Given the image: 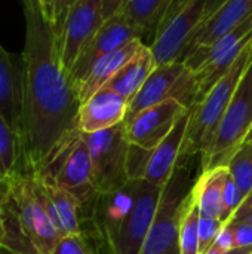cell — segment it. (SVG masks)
Masks as SVG:
<instances>
[{
	"mask_svg": "<svg viewBox=\"0 0 252 254\" xmlns=\"http://www.w3.org/2000/svg\"><path fill=\"white\" fill-rule=\"evenodd\" d=\"M25 19L22 115L18 171H42L55 150L79 129L80 98L65 71L52 22L39 0H21Z\"/></svg>",
	"mask_w": 252,
	"mask_h": 254,
	"instance_id": "obj_1",
	"label": "cell"
},
{
	"mask_svg": "<svg viewBox=\"0 0 252 254\" xmlns=\"http://www.w3.org/2000/svg\"><path fill=\"white\" fill-rule=\"evenodd\" d=\"M0 211L9 254H49L62 238L43 205L37 173L16 171L0 179Z\"/></svg>",
	"mask_w": 252,
	"mask_h": 254,
	"instance_id": "obj_2",
	"label": "cell"
},
{
	"mask_svg": "<svg viewBox=\"0 0 252 254\" xmlns=\"http://www.w3.org/2000/svg\"><path fill=\"white\" fill-rule=\"evenodd\" d=\"M202 173V153L178 158L169 180L163 186L141 254H180V228L195 199V186Z\"/></svg>",
	"mask_w": 252,
	"mask_h": 254,
	"instance_id": "obj_3",
	"label": "cell"
},
{
	"mask_svg": "<svg viewBox=\"0 0 252 254\" xmlns=\"http://www.w3.org/2000/svg\"><path fill=\"white\" fill-rule=\"evenodd\" d=\"M252 61V42L242 51L232 68L211 88L201 103L190 109V119L180 156L206 153L232 101V97Z\"/></svg>",
	"mask_w": 252,
	"mask_h": 254,
	"instance_id": "obj_4",
	"label": "cell"
},
{
	"mask_svg": "<svg viewBox=\"0 0 252 254\" xmlns=\"http://www.w3.org/2000/svg\"><path fill=\"white\" fill-rule=\"evenodd\" d=\"M252 125V61L241 79L214 141L202 155L203 171L227 167Z\"/></svg>",
	"mask_w": 252,
	"mask_h": 254,
	"instance_id": "obj_5",
	"label": "cell"
},
{
	"mask_svg": "<svg viewBox=\"0 0 252 254\" xmlns=\"http://www.w3.org/2000/svg\"><path fill=\"white\" fill-rule=\"evenodd\" d=\"M251 42L252 15L214 43L195 49L184 60L186 67L196 76L199 89L198 103H201L211 88L232 68L238 57Z\"/></svg>",
	"mask_w": 252,
	"mask_h": 254,
	"instance_id": "obj_6",
	"label": "cell"
},
{
	"mask_svg": "<svg viewBox=\"0 0 252 254\" xmlns=\"http://www.w3.org/2000/svg\"><path fill=\"white\" fill-rule=\"evenodd\" d=\"M85 141L91 155L92 185L98 193H108L123 188L129 179L126 173V155L129 140L126 124L85 134Z\"/></svg>",
	"mask_w": 252,
	"mask_h": 254,
	"instance_id": "obj_7",
	"label": "cell"
},
{
	"mask_svg": "<svg viewBox=\"0 0 252 254\" xmlns=\"http://www.w3.org/2000/svg\"><path fill=\"white\" fill-rule=\"evenodd\" d=\"M198 94L196 76L183 61L157 65L128 103L125 122L131 121L140 112L168 100H175L186 109H192L198 103Z\"/></svg>",
	"mask_w": 252,
	"mask_h": 254,
	"instance_id": "obj_8",
	"label": "cell"
},
{
	"mask_svg": "<svg viewBox=\"0 0 252 254\" xmlns=\"http://www.w3.org/2000/svg\"><path fill=\"white\" fill-rule=\"evenodd\" d=\"M40 173L50 176L59 186L76 195L80 204L91 201L97 195L92 185L91 155L82 131L70 135Z\"/></svg>",
	"mask_w": 252,
	"mask_h": 254,
	"instance_id": "obj_9",
	"label": "cell"
},
{
	"mask_svg": "<svg viewBox=\"0 0 252 254\" xmlns=\"http://www.w3.org/2000/svg\"><path fill=\"white\" fill-rule=\"evenodd\" d=\"M134 182V201L122 220L116 254H141L163 190V186L153 185L147 180Z\"/></svg>",
	"mask_w": 252,
	"mask_h": 254,
	"instance_id": "obj_10",
	"label": "cell"
},
{
	"mask_svg": "<svg viewBox=\"0 0 252 254\" xmlns=\"http://www.w3.org/2000/svg\"><path fill=\"white\" fill-rule=\"evenodd\" d=\"M205 19V0H190L154 37L149 46L156 65L184 61L190 39Z\"/></svg>",
	"mask_w": 252,
	"mask_h": 254,
	"instance_id": "obj_11",
	"label": "cell"
},
{
	"mask_svg": "<svg viewBox=\"0 0 252 254\" xmlns=\"http://www.w3.org/2000/svg\"><path fill=\"white\" fill-rule=\"evenodd\" d=\"M104 21L102 0H76L71 6L58 39L61 63L68 74Z\"/></svg>",
	"mask_w": 252,
	"mask_h": 254,
	"instance_id": "obj_12",
	"label": "cell"
},
{
	"mask_svg": "<svg viewBox=\"0 0 252 254\" xmlns=\"http://www.w3.org/2000/svg\"><path fill=\"white\" fill-rule=\"evenodd\" d=\"M144 36H147L146 31L131 24L120 10L107 18L94 34V37L89 40V43L85 46L73 68L70 70V76L76 85V89L98 58L125 46L132 40H143Z\"/></svg>",
	"mask_w": 252,
	"mask_h": 254,
	"instance_id": "obj_13",
	"label": "cell"
},
{
	"mask_svg": "<svg viewBox=\"0 0 252 254\" xmlns=\"http://www.w3.org/2000/svg\"><path fill=\"white\" fill-rule=\"evenodd\" d=\"M187 110L190 109H186L178 101L168 100L140 112L131 121L125 122L129 143L153 150Z\"/></svg>",
	"mask_w": 252,
	"mask_h": 254,
	"instance_id": "obj_14",
	"label": "cell"
},
{
	"mask_svg": "<svg viewBox=\"0 0 252 254\" xmlns=\"http://www.w3.org/2000/svg\"><path fill=\"white\" fill-rule=\"evenodd\" d=\"M252 15V0H226L215 12L202 21L193 33L184 60L198 48L208 46L236 28ZM184 63V61H183Z\"/></svg>",
	"mask_w": 252,
	"mask_h": 254,
	"instance_id": "obj_15",
	"label": "cell"
},
{
	"mask_svg": "<svg viewBox=\"0 0 252 254\" xmlns=\"http://www.w3.org/2000/svg\"><path fill=\"white\" fill-rule=\"evenodd\" d=\"M128 101L108 88H101L79 110V129L85 134L102 131L125 122Z\"/></svg>",
	"mask_w": 252,
	"mask_h": 254,
	"instance_id": "obj_16",
	"label": "cell"
},
{
	"mask_svg": "<svg viewBox=\"0 0 252 254\" xmlns=\"http://www.w3.org/2000/svg\"><path fill=\"white\" fill-rule=\"evenodd\" d=\"M22 115V61L0 45V116L19 135Z\"/></svg>",
	"mask_w": 252,
	"mask_h": 254,
	"instance_id": "obj_17",
	"label": "cell"
},
{
	"mask_svg": "<svg viewBox=\"0 0 252 254\" xmlns=\"http://www.w3.org/2000/svg\"><path fill=\"white\" fill-rule=\"evenodd\" d=\"M189 119H190V110H187L177 121L171 132L151 150V156H150V162H149L144 180L157 186H165V183L169 180L177 165V161L180 158Z\"/></svg>",
	"mask_w": 252,
	"mask_h": 254,
	"instance_id": "obj_18",
	"label": "cell"
},
{
	"mask_svg": "<svg viewBox=\"0 0 252 254\" xmlns=\"http://www.w3.org/2000/svg\"><path fill=\"white\" fill-rule=\"evenodd\" d=\"M143 45H144V42L137 39V40H132V42L126 43L125 46L98 58L92 64V67L89 68V71L86 73L83 80L77 85V94H79L80 103L83 104L97 91L104 88L107 85V82L138 54V51L141 49Z\"/></svg>",
	"mask_w": 252,
	"mask_h": 254,
	"instance_id": "obj_19",
	"label": "cell"
},
{
	"mask_svg": "<svg viewBox=\"0 0 252 254\" xmlns=\"http://www.w3.org/2000/svg\"><path fill=\"white\" fill-rule=\"evenodd\" d=\"M156 67L150 48L143 45L138 54L107 82L105 88L114 91L129 103Z\"/></svg>",
	"mask_w": 252,
	"mask_h": 254,
	"instance_id": "obj_20",
	"label": "cell"
},
{
	"mask_svg": "<svg viewBox=\"0 0 252 254\" xmlns=\"http://www.w3.org/2000/svg\"><path fill=\"white\" fill-rule=\"evenodd\" d=\"M229 170L226 167L203 171L195 186V196L201 214L221 219L223 193Z\"/></svg>",
	"mask_w": 252,
	"mask_h": 254,
	"instance_id": "obj_21",
	"label": "cell"
},
{
	"mask_svg": "<svg viewBox=\"0 0 252 254\" xmlns=\"http://www.w3.org/2000/svg\"><path fill=\"white\" fill-rule=\"evenodd\" d=\"M40 176L45 190L52 199L67 235L80 234V201L70 190L59 186L50 176L36 171Z\"/></svg>",
	"mask_w": 252,
	"mask_h": 254,
	"instance_id": "obj_22",
	"label": "cell"
},
{
	"mask_svg": "<svg viewBox=\"0 0 252 254\" xmlns=\"http://www.w3.org/2000/svg\"><path fill=\"white\" fill-rule=\"evenodd\" d=\"M171 0H128L120 12L134 25L146 31L147 36L156 37L159 24Z\"/></svg>",
	"mask_w": 252,
	"mask_h": 254,
	"instance_id": "obj_23",
	"label": "cell"
},
{
	"mask_svg": "<svg viewBox=\"0 0 252 254\" xmlns=\"http://www.w3.org/2000/svg\"><path fill=\"white\" fill-rule=\"evenodd\" d=\"M226 168L247 198L252 190V143H242Z\"/></svg>",
	"mask_w": 252,
	"mask_h": 254,
	"instance_id": "obj_24",
	"label": "cell"
},
{
	"mask_svg": "<svg viewBox=\"0 0 252 254\" xmlns=\"http://www.w3.org/2000/svg\"><path fill=\"white\" fill-rule=\"evenodd\" d=\"M19 140L6 121L0 116V177H9L18 171Z\"/></svg>",
	"mask_w": 252,
	"mask_h": 254,
	"instance_id": "obj_25",
	"label": "cell"
},
{
	"mask_svg": "<svg viewBox=\"0 0 252 254\" xmlns=\"http://www.w3.org/2000/svg\"><path fill=\"white\" fill-rule=\"evenodd\" d=\"M199 217L201 211L195 196L180 228V254H199Z\"/></svg>",
	"mask_w": 252,
	"mask_h": 254,
	"instance_id": "obj_26",
	"label": "cell"
},
{
	"mask_svg": "<svg viewBox=\"0 0 252 254\" xmlns=\"http://www.w3.org/2000/svg\"><path fill=\"white\" fill-rule=\"evenodd\" d=\"M151 150L137 144H129L126 155V173L129 180H144L150 162Z\"/></svg>",
	"mask_w": 252,
	"mask_h": 254,
	"instance_id": "obj_27",
	"label": "cell"
},
{
	"mask_svg": "<svg viewBox=\"0 0 252 254\" xmlns=\"http://www.w3.org/2000/svg\"><path fill=\"white\" fill-rule=\"evenodd\" d=\"M245 196L242 195L241 189L238 188V185L235 183V180L232 179L230 173L227 174L226 183H224V193H223V214H221V222L224 225H227L233 214L238 211V208L241 207V204L244 202Z\"/></svg>",
	"mask_w": 252,
	"mask_h": 254,
	"instance_id": "obj_28",
	"label": "cell"
},
{
	"mask_svg": "<svg viewBox=\"0 0 252 254\" xmlns=\"http://www.w3.org/2000/svg\"><path fill=\"white\" fill-rule=\"evenodd\" d=\"M223 228H224V223L220 219L201 214L199 217V254H206L211 250V247L214 246V241L217 240Z\"/></svg>",
	"mask_w": 252,
	"mask_h": 254,
	"instance_id": "obj_29",
	"label": "cell"
},
{
	"mask_svg": "<svg viewBox=\"0 0 252 254\" xmlns=\"http://www.w3.org/2000/svg\"><path fill=\"white\" fill-rule=\"evenodd\" d=\"M49 254H89L80 235L62 237Z\"/></svg>",
	"mask_w": 252,
	"mask_h": 254,
	"instance_id": "obj_30",
	"label": "cell"
},
{
	"mask_svg": "<svg viewBox=\"0 0 252 254\" xmlns=\"http://www.w3.org/2000/svg\"><path fill=\"white\" fill-rule=\"evenodd\" d=\"M211 249L212 250H218V252H229V250L238 249L236 240H235V232H233L232 225H229V223L224 225V228L218 234V237L214 241V246Z\"/></svg>",
	"mask_w": 252,
	"mask_h": 254,
	"instance_id": "obj_31",
	"label": "cell"
},
{
	"mask_svg": "<svg viewBox=\"0 0 252 254\" xmlns=\"http://www.w3.org/2000/svg\"><path fill=\"white\" fill-rule=\"evenodd\" d=\"M233 228L238 247H252V225L248 222L229 223Z\"/></svg>",
	"mask_w": 252,
	"mask_h": 254,
	"instance_id": "obj_32",
	"label": "cell"
},
{
	"mask_svg": "<svg viewBox=\"0 0 252 254\" xmlns=\"http://www.w3.org/2000/svg\"><path fill=\"white\" fill-rule=\"evenodd\" d=\"M74 3H76V0H56V4H55V24H53V30H55V34H56L58 39H59V36H61V31H62L65 18H67V15H68V10L71 9V6H73Z\"/></svg>",
	"mask_w": 252,
	"mask_h": 254,
	"instance_id": "obj_33",
	"label": "cell"
},
{
	"mask_svg": "<svg viewBox=\"0 0 252 254\" xmlns=\"http://www.w3.org/2000/svg\"><path fill=\"white\" fill-rule=\"evenodd\" d=\"M190 0H171L169 1V6H168V9H166V12H165V15H163V18H162V21H160V24H159V28H157V33L189 3ZM156 33V34H157Z\"/></svg>",
	"mask_w": 252,
	"mask_h": 254,
	"instance_id": "obj_34",
	"label": "cell"
},
{
	"mask_svg": "<svg viewBox=\"0 0 252 254\" xmlns=\"http://www.w3.org/2000/svg\"><path fill=\"white\" fill-rule=\"evenodd\" d=\"M250 214H252V190L248 193V196L244 199V202L241 204V207L238 208V211L233 214L232 220L229 223H238L242 222L245 217H248Z\"/></svg>",
	"mask_w": 252,
	"mask_h": 254,
	"instance_id": "obj_35",
	"label": "cell"
},
{
	"mask_svg": "<svg viewBox=\"0 0 252 254\" xmlns=\"http://www.w3.org/2000/svg\"><path fill=\"white\" fill-rule=\"evenodd\" d=\"M126 1L128 0H102V15H104V19H107L111 15H114L116 12H119Z\"/></svg>",
	"mask_w": 252,
	"mask_h": 254,
	"instance_id": "obj_36",
	"label": "cell"
},
{
	"mask_svg": "<svg viewBox=\"0 0 252 254\" xmlns=\"http://www.w3.org/2000/svg\"><path fill=\"white\" fill-rule=\"evenodd\" d=\"M40 3V7H42V12L45 15V18L52 22V25L55 24V4H56V0H39Z\"/></svg>",
	"mask_w": 252,
	"mask_h": 254,
	"instance_id": "obj_37",
	"label": "cell"
},
{
	"mask_svg": "<svg viewBox=\"0 0 252 254\" xmlns=\"http://www.w3.org/2000/svg\"><path fill=\"white\" fill-rule=\"evenodd\" d=\"M226 0H205V18H208L212 12H215Z\"/></svg>",
	"mask_w": 252,
	"mask_h": 254,
	"instance_id": "obj_38",
	"label": "cell"
},
{
	"mask_svg": "<svg viewBox=\"0 0 252 254\" xmlns=\"http://www.w3.org/2000/svg\"><path fill=\"white\" fill-rule=\"evenodd\" d=\"M206 254H252V247H238L229 252H218V250H209Z\"/></svg>",
	"mask_w": 252,
	"mask_h": 254,
	"instance_id": "obj_39",
	"label": "cell"
},
{
	"mask_svg": "<svg viewBox=\"0 0 252 254\" xmlns=\"http://www.w3.org/2000/svg\"><path fill=\"white\" fill-rule=\"evenodd\" d=\"M3 249V217H1V211H0V250Z\"/></svg>",
	"mask_w": 252,
	"mask_h": 254,
	"instance_id": "obj_40",
	"label": "cell"
},
{
	"mask_svg": "<svg viewBox=\"0 0 252 254\" xmlns=\"http://www.w3.org/2000/svg\"><path fill=\"white\" fill-rule=\"evenodd\" d=\"M244 143H252V125L250 131H248V134H247V137H245V140H244Z\"/></svg>",
	"mask_w": 252,
	"mask_h": 254,
	"instance_id": "obj_41",
	"label": "cell"
},
{
	"mask_svg": "<svg viewBox=\"0 0 252 254\" xmlns=\"http://www.w3.org/2000/svg\"><path fill=\"white\" fill-rule=\"evenodd\" d=\"M242 222H248V223H251V225H252V214H250L248 217H245V219H244Z\"/></svg>",
	"mask_w": 252,
	"mask_h": 254,
	"instance_id": "obj_42",
	"label": "cell"
},
{
	"mask_svg": "<svg viewBox=\"0 0 252 254\" xmlns=\"http://www.w3.org/2000/svg\"><path fill=\"white\" fill-rule=\"evenodd\" d=\"M0 179H1V177H0Z\"/></svg>",
	"mask_w": 252,
	"mask_h": 254,
	"instance_id": "obj_43",
	"label": "cell"
}]
</instances>
